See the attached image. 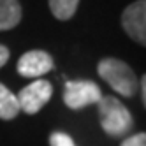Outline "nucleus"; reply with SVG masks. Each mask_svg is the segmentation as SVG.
<instances>
[{"label": "nucleus", "mask_w": 146, "mask_h": 146, "mask_svg": "<svg viewBox=\"0 0 146 146\" xmlns=\"http://www.w3.org/2000/svg\"><path fill=\"white\" fill-rule=\"evenodd\" d=\"M99 116H100V127L104 129L111 137H123L127 135L132 127L134 120L130 111L123 106L116 97H102L99 102Z\"/></svg>", "instance_id": "obj_1"}, {"label": "nucleus", "mask_w": 146, "mask_h": 146, "mask_svg": "<svg viewBox=\"0 0 146 146\" xmlns=\"http://www.w3.org/2000/svg\"><path fill=\"white\" fill-rule=\"evenodd\" d=\"M99 76L123 97H134L139 88L135 72L118 58H102L97 65Z\"/></svg>", "instance_id": "obj_2"}, {"label": "nucleus", "mask_w": 146, "mask_h": 146, "mask_svg": "<svg viewBox=\"0 0 146 146\" xmlns=\"http://www.w3.org/2000/svg\"><path fill=\"white\" fill-rule=\"evenodd\" d=\"M102 99V92L93 81L88 79H78V81H67L64 90V102L70 109H83L90 104H97Z\"/></svg>", "instance_id": "obj_3"}, {"label": "nucleus", "mask_w": 146, "mask_h": 146, "mask_svg": "<svg viewBox=\"0 0 146 146\" xmlns=\"http://www.w3.org/2000/svg\"><path fill=\"white\" fill-rule=\"evenodd\" d=\"M53 95V86L46 79H37L34 83H30L28 86L21 88V92L16 95L19 111H25L28 114H35L42 109L48 100Z\"/></svg>", "instance_id": "obj_4"}, {"label": "nucleus", "mask_w": 146, "mask_h": 146, "mask_svg": "<svg viewBox=\"0 0 146 146\" xmlns=\"http://www.w3.org/2000/svg\"><path fill=\"white\" fill-rule=\"evenodd\" d=\"M121 27L132 40L139 44L146 42V0H135L125 7L121 14Z\"/></svg>", "instance_id": "obj_5"}, {"label": "nucleus", "mask_w": 146, "mask_h": 146, "mask_svg": "<svg viewBox=\"0 0 146 146\" xmlns=\"http://www.w3.org/2000/svg\"><path fill=\"white\" fill-rule=\"evenodd\" d=\"M55 67V62L49 53L42 49L27 51L18 60V72L23 78H40Z\"/></svg>", "instance_id": "obj_6"}, {"label": "nucleus", "mask_w": 146, "mask_h": 146, "mask_svg": "<svg viewBox=\"0 0 146 146\" xmlns=\"http://www.w3.org/2000/svg\"><path fill=\"white\" fill-rule=\"evenodd\" d=\"M21 21V5L18 0H0V32L14 28Z\"/></svg>", "instance_id": "obj_7"}, {"label": "nucleus", "mask_w": 146, "mask_h": 146, "mask_svg": "<svg viewBox=\"0 0 146 146\" xmlns=\"http://www.w3.org/2000/svg\"><path fill=\"white\" fill-rule=\"evenodd\" d=\"M19 113V104L16 95L0 83V118L2 120H13Z\"/></svg>", "instance_id": "obj_8"}, {"label": "nucleus", "mask_w": 146, "mask_h": 146, "mask_svg": "<svg viewBox=\"0 0 146 146\" xmlns=\"http://www.w3.org/2000/svg\"><path fill=\"white\" fill-rule=\"evenodd\" d=\"M79 0H49V9L60 21H67L76 14Z\"/></svg>", "instance_id": "obj_9"}, {"label": "nucleus", "mask_w": 146, "mask_h": 146, "mask_svg": "<svg viewBox=\"0 0 146 146\" xmlns=\"http://www.w3.org/2000/svg\"><path fill=\"white\" fill-rule=\"evenodd\" d=\"M49 146H76L74 141L65 132H53L49 135Z\"/></svg>", "instance_id": "obj_10"}, {"label": "nucleus", "mask_w": 146, "mask_h": 146, "mask_svg": "<svg viewBox=\"0 0 146 146\" xmlns=\"http://www.w3.org/2000/svg\"><path fill=\"white\" fill-rule=\"evenodd\" d=\"M121 146H146V134H134V135H130V137H127L123 143H121Z\"/></svg>", "instance_id": "obj_11"}, {"label": "nucleus", "mask_w": 146, "mask_h": 146, "mask_svg": "<svg viewBox=\"0 0 146 146\" xmlns=\"http://www.w3.org/2000/svg\"><path fill=\"white\" fill-rule=\"evenodd\" d=\"M7 60H9V49L4 44H0V67H4L7 64Z\"/></svg>", "instance_id": "obj_12"}, {"label": "nucleus", "mask_w": 146, "mask_h": 146, "mask_svg": "<svg viewBox=\"0 0 146 146\" xmlns=\"http://www.w3.org/2000/svg\"><path fill=\"white\" fill-rule=\"evenodd\" d=\"M141 99H143V104H146V76L141 78Z\"/></svg>", "instance_id": "obj_13"}]
</instances>
